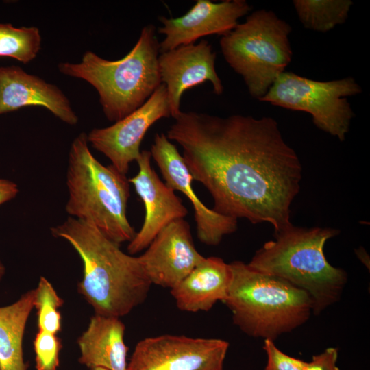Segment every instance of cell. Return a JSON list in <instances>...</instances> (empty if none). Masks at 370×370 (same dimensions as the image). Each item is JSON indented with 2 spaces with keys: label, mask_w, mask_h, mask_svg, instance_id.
I'll list each match as a JSON object with an SVG mask.
<instances>
[{
  "label": "cell",
  "mask_w": 370,
  "mask_h": 370,
  "mask_svg": "<svg viewBox=\"0 0 370 370\" xmlns=\"http://www.w3.org/2000/svg\"><path fill=\"white\" fill-rule=\"evenodd\" d=\"M166 135L182 147L193 180L211 195L214 211L270 223L274 232L292 224L302 166L275 119L181 111Z\"/></svg>",
  "instance_id": "6da1fadb"
},
{
  "label": "cell",
  "mask_w": 370,
  "mask_h": 370,
  "mask_svg": "<svg viewBox=\"0 0 370 370\" xmlns=\"http://www.w3.org/2000/svg\"><path fill=\"white\" fill-rule=\"evenodd\" d=\"M51 232L80 256L83 278L77 290L95 314L120 318L145 301L152 284L139 256L123 252L95 226L72 217Z\"/></svg>",
  "instance_id": "7a4b0ae2"
},
{
  "label": "cell",
  "mask_w": 370,
  "mask_h": 370,
  "mask_svg": "<svg viewBox=\"0 0 370 370\" xmlns=\"http://www.w3.org/2000/svg\"><path fill=\"white\" fill-rule=\"evenodd\" d=\"M338 232L291 224L274 232V239L258 249L247 264L304 291L312 301V314L318 315L340 300L347 282L346 271L330 264L324 254L327 241Z\"/></svg>",
  "instance_id": "3957f363"
},
{
  "label": "cell",
  "mask_w": 370,
  "mask_h": 370,
  "mask_svg": "<svg viewBox=\"0 0 370 370\" xmlns=\"http://www.w3.org/2000/svg\"><path fill=\"white\" fill-rule=\"evenodd\" d=\"M159 44L155 26L146 25L135 45L121 59L108 60L88 51L80 62H61L58 70L91 84L107 119L116 122L140 107L162 84Z\"/></svg>",
  "instance_id": "277c9868"
},
{
  "label": "cell",
  "mask_w": 370,
  "mask_h": 370,
  "mask_svg": "<svg viewBox=\"0 0 370 370\" xmlns=\"http://www.w3.org/2000/svg\"><path fill=\"white\" fill-rule=\"evenodd\" d=\"M130 184L126 175L95 158L86 133L74 138L66 172L69 217L93 225L118 244L130 243L136 234L127 217Z\"/></svg>",
  "instance_id": "5b68a950"
},
{
  "label": "cell",
  "mask_w": 370,
  "mask_h": 370,
  "mask_svg": "<svg viewBox=\"0 0 370 370\" xmlns=\"http://www.w3.org/2000/svg\"><path fill=\"white\" fill-rule=\"evenodd\" d=\"M230 264L232 278L223 302L234 323L245 334L272 341L305 323L313 304L304 291L274 276L250 269L247 263Z\"/></svg>",
  "instance_id": "8992f818"
},
{
  "label": "cell",
  "mask_w": 370,
  "mask_h": 370,
  "mask_svg": "<svg viewBox=\"0 0 370 370\" xmlns=\"http://www.w3.org/2000/svg\"><path fill=\"white\" fill-rule=\"evenodd\" d=\"M291 31L273 11L261 9L220 39L224 59L258 101L291 61Z\"/></svg>",
  "instance_id": "52a82bcc"
},
{
  "label": "cell",
  "mask_w": 370,
  "mask_h": 370,
  "mask_svg": "<svg viewBox=\"0 0 370 370\" xmlns=\"http://www.w3.org/2000/svg\"><path fill=\"white\" fill-rule=\"evenodd\" d=\"M361 92L352 77L317 81L284 71L259 101L307 112L317 128L343 141L354 116L347 97Z\"/></svg>",
  "instance_id": "ba28073f"
},
{
  "label": "cell",
  "mask_w": 370,
  "mask_h": 370,
  "mask_svg": "<svg viewBox=\"0 0 370 370\" xmlns=\"http://www.w3.org/2000/svg\"><path fill=\"white\" fill-rule=\"evenodd\" d=\"M229 345L220 338L147 337L135 346L127 370H224Z\"/></svg>",
  "instance_id": "9c48e42d"
},
{
  "label": "cell",
  "mask_w": 370,
  "mask_h": 370,
  "mask_svg": "<svg viewBox=\"0 0 370 370\" xmlns=\"http://www.w3.org/2000/svg\"><path fill=\"white\" fill-rule=\"evenodd\" d=\"M170 116L166 89L161 84L140 107L127 116L108 127L92 129L87 134L88 142L126 175L130 164L140 154V146L148 130L160 119Z\"/></svg>",
  "instance_id": "30bf717a"
},
{
  "label": "cell",
  "mask_w": 370,
  "mask_h": 370,
  "mask_svg": "<svg viewBox=\"0 0 370 370\" xmlns=\"http://www.w3.org/2000/svg\"><path fill=\"white\" fill-rule=\"evenodd\" d=\"M149 151L166 184L174 191L184 193L191 202L197 237L201 243L216 246L225 236L236 230L237 219L208 208L194 193L192 188L193 176L182 156L165 134H156Z\"/></svg>",
  "instance_id": "8fae6325"
},
{
  "label": "cell",
  "mask_w": 370,
  "mask_h": 370,
  "mask_svg": "<svg viewBox=\"0 0 370 370\" xmlns=\"http://www.w3.org/2000/svg\"><path fill=\"white\" fill-rule=\"evenodd\" d=\"M251 6L245 0L213 2L197 0L187 12L177 18L161 16L159 34L164 35L160 42V53L182 45L195 43L199 38L217 34L225 36L248 14Z\"/></svg>",
  "instance_id": "7c38bea8"
},
{
  "label": "cell",
  "mask_w": 370,
  "mask_h": 370,
  "mask_svg": "<svg viewBox=\"0 0 370 370\" xmlns=\"http://www.w3.org/2000/svg\"><path fill=\"white\" fill-rule=\"evenodd\" d=\"M216 53L206 40L182 45L160 53L158 66L162 84L165 85L171 117L182 111L181 98L187 90L210 82L217 95L223 92V86L215 69Z\"/></svg>",
  "instance_id": "4fadbf2b"
},
{
  "label": "cell",
  "mask_w": 370,
  "mask_h": 370,
  "mask_svg": "<svg viewBox=\"0 0 370 370\" xmlns=\"http://www.w3.org/2000/svg\"><path fill=\"white\" fill-rule=\"evenodd\" d=\"M146 249L139 258L149 281L170 289L205 258L196 249L184 219L164 227Z\"/></svg>",
  "instance_id": "5bb4252c"
},
{
  "label": "cell",
  "mask_w": 370,
  "mask_h": 370,
  "mask_svg": "<svg viewBox=\"0 0 370 370\" xmlns=\"http://www.w3.org/2000/svg\"><path fill=\"white\" fill-rule=\"evenodd\" d=\"M149 151L143 150L136 162L138 173L129 179L145 206V219L140 230L129 243L130 255L146 249L156 235L170 223L184 219L188 210L174 190L164 183L151 164Z\"/></svg>",
  "instance_id": "9a60e30c"
},
{
  "label": "cell",
  "mask_w": 370,
  "mask_h": 370,
  "mask_svg": "<svg viewBox=\"0 0 370 370\" xmlns=\"http://www.w3.org/2000/svg\"><path fill=\"white\" fill-rule=\"evenodd\" d=\"M29 106H42L69 125L78 122L69 99L57 86L19 66H0V114Z\"/></svg>",
  "instance_id": "2e32d148"
},
{
  "label": "cell",
  "mask_w": 370,
  "mask_h": 370,
  "mask_svg": "<svg viewBox=\"0 0 370 370\" xmlns=\"http://www.w3.org/2000/svg\"><path fill=\"white\" fill-rule=\"evenodd\" d=\"M232 278L230 264L217 256L207 257L171 288L178 309L188 312H207L223 301Z\"/></svg>",
  "instance_id": "e0dca14e"
},
{
  "label": "cell",
  "mask_w": 370,
  "mask_h": 370,
  "mask_svg": "<svg viewBox=\"0 0 370 370\" xmlns=\"http://www.w3.org/2000/svg\"><path fill=\"white\" fill-rule=\"evenodd\" d=\"M125 326L119 317L95 314L77 339L79 362L90 369L127 370Z\"/></svg>",
  "instance_id": "ac0fdd59"
},
{
  "label": "cell",
  "mask_w": 370,
  "mask_h": 370,
  "mask_svg": "<svg viewBox=\"0 0 370 370\" xmlns=\"http://www.w3.org/2000/svg\"><path fill=\"white\" fill-rule=\"evenodd\" d=\"M34 289L0 307V370H27L23 352L26 323L34 308Z\"/></svg>",
  "instance_id": "d6986e66"
},
{
  "label": "cell",
  "mask_w": 370,
  "mask_h": 370,
  "mask_svg": "<svg viewBox=\"0 0 370 370\" xmlns=\"http://www.w3.org/2000/svg\"><path fill=\"white\" fill-rule=\"evenodd\" d=\"M293 4L305 28L326 32L346 21L353 2L350 0H294Z\"/></svg>",
  "instance_id": "ffe728a7"
},
{
  "label": "cell",
  "mask_w": 370,
  "mask_h": 370,
  "mask_svg": "<svg viewBox=\"0 0 370 370\" xmlns=\"http://www.w3.org/2000/svg\"><path fill=\"white\" fill-rule=\"evenodd\" d=\"M40 48L41 35L37 27L0 23V56L27 64L37 56Z\"/></svg>",
  "instance_id": "44dd1931"
},
{
  "label": "cell",
  "mask_w": 370,
  "mask_h": 370,
  "mask_svg": "<svg viewBox=\"0 0 370 370\" xmlns=\"http://www.w3.org/2000/svg\"><path fill=\"white\" fill-rule=\"evenodd\" d=\"M64 300L58 295L52 284L40 277L34 289V307L37 310L38 330L56 334L61 330V314L58 310Z\"/></svg>",
  "instance_id": "7402d4cb"
},
{
  "label": "cell",
  "mask_w": 370,
  "mask_h": 370,
  "mask_svg": "<svg viewBox=\"0 0 370 370\" xmlns=\"http://www.w3.org/2000/svg\"><path fill=\"white\" fill-rule=\"evenodd\" d=\"M62 347L56 334L38 330L34 340L36 370H58Z\"/></svg>",
  "instance_id": "603a6c76"
},
{
  "label": "cell",
  "mask_w": 370,
  "mask_h": 370,
  "mask_svg": "<svg viewBox=\"0 0 370 370\" xmlns=\"http://www.w3.org/2000/svg\"><path fill=\"white\" fill-rule=\"evenodd\" d=\"M263 349L267 361L264 370H302L305 361L292 357L277 347L274 341L265 339Z\"/></svg>",
  "instance_id": "cb8c5ba5"
},
{
  "label": "cell",
  "mask_w": 370,
  "mask_h": 370,
  "mask_svg": "<svg viewBox=\"0 0 370 370\" xmlns=\"http://www.w3.org/2000/svg\"><path fill=\"white\" fill-rule=\"evenodd\" d=\"M338 349L328 347L323 352L314 355L304 363L302 370H340L337 366Z\"/></svg>",
  "instance_id": "d4e9b609"
},
{
  "label": "cell",
  "mask_w": 370,
  "mask_h": 370,
  "mask_svg": "<svg viewBox=\"0 0 370 370\" xmlns=\"http://www.w3.org/2000/svg\"><path fill=\"white\" fill-rule=\"evenodd\" d=\"M18 191L15 182L0 177V205L14 199Z\"/></svg>",
  "instance_id": "484cf974"
},
{
  "label": "cell",
  "mask_w": 370,
  "mask_h": 370,
  "mask_svg": "<svg viewBox=\"0 0 370 370\" xmlns=\"http://www.w3.org/2000/svg\"><path fill=\"white\" fill-rule=\"evenodd\" d=\"M5 268L3 264V262L0 260V280L2 279L3 276L5 274Z\"/></svg>",
  "instance_id": "4316f807"
},
{
  "label": "cell",
  "mask_w": 370,
  "mask_h": 370,
  "mask_svg": "<svg viewBox=\"0 0 370 370\" xmlns=\"http://www.w3.org/2000/svg\"><path fill=\"white\" fill-rule=\"evenodd\" d=\"M90 370H108V369H104V368H101V367H96V368L90 369Z\"/></svg>",
  "instance_id": "83f0119b"
}]
</instances>
